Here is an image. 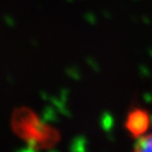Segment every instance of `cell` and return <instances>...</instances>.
<instances>
[{"instance_id":"6da1fadb","label":"cell","mask_w":152,"mask_h":152,"mask_svg":"<svg viewBox=\"0 0 152 152\" xmlns=\"http://www.w3.org/2000/svg\"><path fill=\"white\" fill-rule=\"evenodd\" d=\"M149 125V117L142 110H136L130 113L128 117L127 127L135 135H140L144 133Z\"/></svg>"},{"instance_id":"7a4b0ae2","label":"cell","mask_w":152,"mask_h":152,"mask_svg":"<svg viewBox=\"0 0 152 152\" xmlns=\"http://www.w3.org/2000/svg\"><path fill=\"white\" fill-rule=\"evenodd\" d=\"M134 152H152V133L142 135L137 140Z\"/></svg>"}]
</instances>
